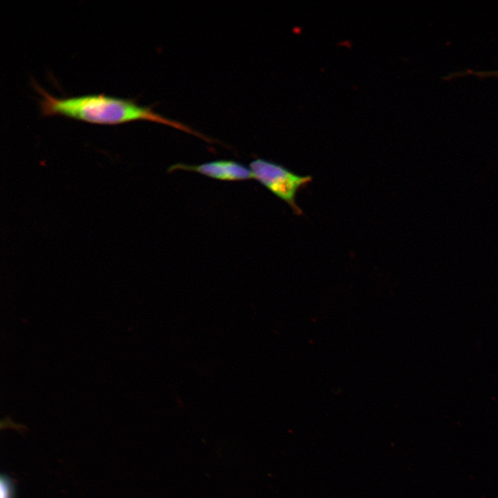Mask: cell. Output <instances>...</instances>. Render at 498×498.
<instances>
[{
    "mask_svg": "<svg viewBox=\"0 0 498 498\" xmlns=\"http://www.w3.org/2000/svg\"><path fill=\"white\" fill-rule=\"evenodd\" d=\"M41 95L39 100L42 113L60 114L67 117L100 124H117L138 120L167 124L208 141V138L183 123L169 119L154 111L151 107L140 106L133 99L119 98L102 94L70 98H57L47 93L37 82H33Z\"/></svg>",
    "mask_w": 498,
    "mask_h": 498,
    "instance_id": "obj_1",
    "label": "cell"
},
{
    "mask_svg": "<svg viewBox=\"0 0 498 498\" xmlns=\"http://www.w3.org/2000/svg\"><path fill=\"white\" fill-rule=\"evenodd\" d=\"M249 168L252 178L284 201L295 214H303L296 203V195L313 181L311 176L299 175L282 165L262 158L252 160Z\"/></svg>",
    "mask_w": 498,
    "mask_h": 498,
    "instance_id": "obj_2",
    "label": "cell"
},
{
    "mask_svg": "<svg viewBox=\"0 0 498 498\" xmlns=\"http://www.w3.org/2000/svg\"><path fill=\"white\" fill-rule=\"evenodd\" d=\"M176 170L194 172L211 178L225 181H246L252 178L249 167L232 160H218L199 165L176 163L168 169L169 172Z\"/></svg>",
    "mask_w": 498,
    "mask_h": 498,
    "instance_id": "obj_3",
    "label": "cell"
},
{
    "mask_svg": "<svg viewBox=\"0 0 498 498\" xmlns=\"http://www.w3.org/2000/svg\"><path fill=\"white\" fill-rule=\"evenodd\" d=\"M0 498H15V484L6 474H1L0 477Z\"/></svg>",
    "mask_w": 498,
    "mask_h": 498,
    "instance_id": "obj_4",
    "label": "cell"
},
{
    "mask_svg": "<svg viewBox=\"0 0 498 498\" xmlns=\"http://www.w3.org/2000/svg\"><path fill=\"white\" fill-rule=\"evenodd\" d=\"M469 73L474 74L478 76H498V71H486V72H472V71H468Z\"/></svg>",
    "mask_w": 498,
    "mask_h": 498,
    "instance_id": "obj_5",
    "label": "cell"
}]
</instances>
